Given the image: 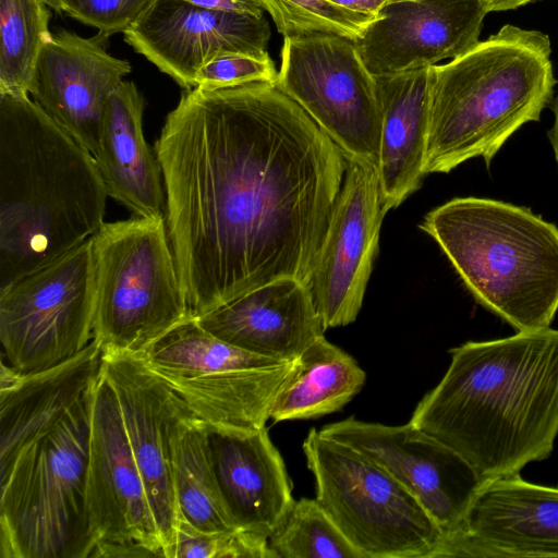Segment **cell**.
Listing matches in <instances>:
<instances>
[{
  "instance_id": "1",
  "label": "cell",
  "mask_w": 558,
  "mask_h": 558,
  "mask_svg": "<svg viewBox=\"0 0 558 558\" xmlns=\"http://www.w3.org/2000/svg\"><path fill=\"white\" fill-rule=\"evenodd\" d=\"M192 317L266 283H308L347 157L276 84L185 89L155 144Z\"/></svg>"
},
{
  "instance_id": "2",
  "label": "cell",
  "mask_w": 558,
  "mask_h": 558,
  "mask_svg": "<svg viewBox=\"0 0 558 558\" xmlns=\"http://www.w3.org/2000/svg\"><path fill=\"white\" fill-rule=\"evenodd\" d=\"M409 423L464 458L485 481L547 459L558 436V329L468 341Z\"/></svg>"
},
{
  "instance_id": "3",
  "label": "cell",
  "mask_w": 558,
  "mask_h": 558,
  "mask_svg": "<svg viewBox=\"0 0 558 558\" xmlns=\"http://www.w3.org/2000/svg\"><path fill=\"white\" fill-rule=\"evenodd\" d=\"M94 155L28 95L0 93V291L105 223Z\"/></svg>"
},
{
  "instance_id": "4",
  "label": "cell",
  "mask_w": 558,
  "mask_h": 558,
  "mask_svg": "<svg viewBox=\"0 0 558 558\" xmlns=\"http://www.w3.org/2000/svg\"><path fill=\"white\" fill-rule=\"evenodd\" d=\"M549 37L506 24L445 64L430 66L424 172L448 173L482 157L487 167L525 123L538 121L556 80Z\"/></svg>"
},
{
  "instance_id": "5",
  "label": "cell",
  "mask_w": 558,
  "mask_h": 558,
  "mask_svg": "<svg viewBox=\"0 0 558 558\" xmlns=\"http://www.w3.org/2000/svg\"><path fill=\"white\" fill-rule=\"evenodd\" d=\"M464 286L517 331L550 327L558 312V227L530 208L457 197L420 225Z\"/></svg>"
},
{
  "instance_id": "6",
  "label": "cell",
  "mask_w": 558,
  "mask_h": 558,
  "mask_svg": "<svg viewBox=\"0 0 558 558\" xmlns=\"http://www.w3.org/2000/svg\"><path fill=\"white\" fill-rule=\"evenodd\" d=\"M92 390L0 475L1 558H89Z\"/></svg>"
},
{
  "instance_id": "7",
  "label": "cell",
  "mask_w": 558,
  "mask_h": 558,
  "mask_svg": "<svg viewBox=\"0 0 558 558\" xmlns=\"http://www.w3.org/2000/svg\"><path fill=\"white\" fill-rule=\"evenodd\" d=\"M93 254V339L102 350L138 355L192 317L165 218L105 222Z\"/></svg>"
},
{
  "instance_id": "8",
  "label": "cell",
  "mask_w": 558,
  "mask_h": 558,
  "mask_svg": "<svg viewBox=\"0 0 558 558\" xmlns=\"http://www.w3.org/2000/svg\"><path fill=\"white\" fill-rule=\"evenodd\" d=\"M303 452L315 499L364 558H433L440 527L381 466L316 428L308 432Z\"/></svg>"
},
{
  "instance_id": "9",
  "label": "cell",
  "mask_w": 558,
  "mask_h": 558,
  "mask_svg": "<svg viewBox=\"0 0 558 558\" xmlns=\"http://www.w3.org/2000/svg\"><path fill=\"white\" fill-rule=\"evenodd\" d=\"M205 425L266 427L278 393L296 362L280 363L227 343L191 317L138 354Z\"/></svg>"
},
{
  "instance_id": "10",
  "label": "cell",
  "mask_w": 558,
  "mask_h": 558,
  "mask_svg": "<svg viewBox=\"0 0 558 558\" xmlns=\"http://www.w3.org/2000/svg\"><path fill=\"white\" fill-rule=\"evenodd\" d=\"M94 311L90 238L0 291L2 360L29 374L72 359L93 340Z\"/></svg>"
},
{
  "instance_id": "11",
  "label": "cell",
  "mask_w": 558,
  "mask_h": 558,
  "mask_svg": "<svg viewBox=\"0 0 558 558\" xmlns=\"http://www.w3.org/2000/svg\"><path fill=\"white\" fill-rule=\"evenodd\" d=\"M277 87L347 157L377 166L381 108L376 76L354 41L336 35L284 37Z\"/></svg>"
},
{
  "instance_id": "12",
  "label": "cell",
  "mask_w": 558,
  "mask_h": 558,
  "mask_svg": "<svg viewBox=\"0 0 558 558\" xmlns=\"http://www.w3.org/2000/svg\"><path fill=\"white\" fill-rule=\"evenodd\" d=\"M86 517L92 557H165L116 393L101 369L92 390Z\"/></svg>"
},
{
  "instance_id": "13",
  "label": "cell",
  "mask_w": 558,
  "mask_h": 558,
  "mask_svg": "<svg viewBox=\"0 0 558 558\" xmlns=\"http://www.w3.org/2000/svg\"><path fill=\"white\" fill-rule=\"evenodd\" d=\"M319 432L347 444L381 466L425 508L442 532L454 533L487 482L452 448L415 427L349 417Z\"/></svg>"
},
{
  "instance_id": "14",
  "label": "cell",
  "mask_w": 558,
  "mask_h": 558,
  "mask_svg": "<svg viewBox=\"0 0 558 558\" xmlns=\"http://www.w3.org/2000/svg\"><path fill=\"white\" fill-rule=\"evenodd\" d=\"M347 161L343 183L307 283L325 330L356 319L378 253L381 223L389 210L377 166L350 157Z\"/></svg>"
},
{
  "instance_id": "15",
  "label": "cell",
  "mask_w": 558,
  "mask_h": 558,
  "mask_svg": "<svg viewBox=\"0 0 558 558\" xmlns=\"http://www.w3.org/2000/svg\"><path fill=\"white\" fill-rule=\"evenodd\" d=\"M100 369L116 393L165 557L171 558L180 511L172 478L170 429L186 409L137 354L102 350Z\"/></svg>"
},
{
  "instance_id": "16",
  "label": "cell",
  "mask_w": 558,
  "mask_h": 558,
  "mask_svg": "<svg viewBox=\"0 0 558 558\" xmlns=\"http://www.w3.org/2000/svg\"><path fill=\"white\" fill-rule=\"evenodd\" d=\"M123 35L137 53L191 89L199 69L215 57L267 51L270 28L264 17L156 0Z\"/></svg>"
},
{
  "instance_id": "17",
  "label": "cell",
  "mask_w": 558,
  "mask_h": 558,
  "mask_svg": "<svg viewBox=\"0 0 558 558\" xmlns=\"http://www.w3.org/2000/svg\"><path fill=\"white\" fill-rule=\"evenodd\" d=\"M438 557H558V485L520 473L487 481L461 526L439 543Z\"/></svg>"
},
{
  "instance_id": "18",
  "label": "cell",
  "mask_w": 558,
  "mask_h": 558,
  "mask_svg": "<svg viewBox=\"0 0 558 558\" xmlns=\"http://www.w3.org/2000/svg\"><path fill=\"white\" fill-rule=\"evenodd\" d=\"M100 34L83 38L60 31L43 48L28 94L57 123L95 155L110 94L132 71L110 56Z\"/></svg>"
},
{
  "instance_id": "19",
  "label": "cell",
  "mask_w": 558,
  "mask_h": 558,
  "mask_svg": "<svg viewBox=\"0 0 558 558\" xmlns=\"http://www.w3.org/2000/svg\"><path fill=\"white\" fill-rule=\"evenodd\" d=\"M487 13L482 0H404L354 44L375 76L429 68L474 48Z\"/></svg>"
},
{
  "instance_id": "20",
  "label": "cell",
  "mask_w": 558,
  "mask_h": 558,
  "mask_svg": "<svg viewBox=\"0 0 558 558\" xmlns=\"http://www.w3.org/2000/svg\"><path fill=\"white\" fill-rule=\"evenodd\" d=\"M209 333L280 363L294 361L325 328L308 284L283 278L195 318Z\"/></svg>"
},
{
  "instance_id": "21",
  "label": "cell",
  "mask_w": 558,
  "mask_h": 558,
  "mask_svg": "<svg viewBox=\"0 0 558 558\" xmlns=\"http://www.w3.org/2000/svg\"><path fill=\"white\" fill-rule=\"evenodd\" d=\"M205 428L211 463L233 523L269 537L294 499L284 462L267 428Z\"/></svg>"
},
{
  "instance_id": "22",
  "label": "cell",
  "mask_w": 558,
  "mask_h": 558,
  "mask_svg": "<svg viewBox=\"0 0 558 558\" xmlns=\"http://www.w3.org/2000/svg\"><path fill=\"white\" fill-rule=\"evenodd\" d=\"M101 353L93 339L72 359L29 374L17 373L1 361L0 475L90 391L100 372Z\"/></svg>"
},
{
  "instance_id": "23",
  "label": "cell",
  "mask_w": 558,
  "mask_h": 558,
  "mask_svg": "<svg viewBox=\"0 0 558 558\" xmlns=\"http://www.w3.org/2000/svg\"><path fill=\"white\" fill-rule=\"evenodd\" d=\"M143 111L135 84L122 81L109 96L94 157L109 197L134 216L165 218L162 172L144 137Z\"/></svg>"
},
{
  "instance_id": "24",
  "label": "cell",
  "mask_w": 558,
  "mask_h": 558,
  "mask_svg": "<svg viewBox=\"0 0 558 558\" xmlns=\"http://www.w3.org/2000/svg\"><path fill=\"white\" fill-rule=\"evenodd\" d=\"M381 131L377 172L388 209L420 189L429 130L430 66L376 76Z\"/></svg>"
},
{
  "instance_id": "25",
  "label": "cell",
  "mask_w": 558,
  "mask_h": 558,
  "mask_svg": "<svg viewBox=\"0 0 558 558\" xmlns=\"http://www.w3.org/2000/svg\"><path fill=\"white\" fill-rule=\"evenodd\" d=\"M293 374L270 409L274 423L319 417L340 410L363 387L365 372L324 336L295 360Z\"/></svg>"
},
{
  "instance_id": "26",
  "label": "cell",
  "mask_w": 558,
  "mask_h": 558,
  "mask_svg": "<svg viewBox=\"0 0 558 558\" xmlns=\"http://www.w3.org/2000/svg\"><path fill=\"white\" fill-rule=\"evenodd\" d=\"M170 453L180 520L208 533L238 529L220 492L205 424L187 410L171 426Z\"/></svg>"
},
{
  "instance_id": "27",
  "label": "cell",
  "mask_w": 558,
  "mask_h": 558,
  "mask_svg": "<svg viewBox=\"0 0 558 558\" xmlns=\"http://www.w3.org/2000/svg\"><path fill=\"white\" fill-rule=\"evenodd\" d=\"M43 0H0V93L28 95L34 69L49 32Z\"/></svg>"
},
{
  "instance_id": "28",
  "label": "cell",
  "mask_w": 558,
  "mask_h": 558,
  "mask_svg": "<svg viewBox=\"0 0 558 558\" xmlns=\"http://www.w3.org/2000/svg\"><path fill=\"white\" fill-rule=\"evenodd\" d=\"M268 543L274 558H364L316 499L294 500Z\"/></svg>"
},
{
  "instance_id": "29",
  "label": "cell",
  "mask_w": 558,
  "mask_h": 558,
  "mask_svg": "<svg viewBox=\"0 0 558 558\" xmlns=\"http://www.w3.org/2000/svg\"><path fill=\"white\" fill-rule=\"evenodd\" d=\"M284 37L336 35L357 41L375 19L329 0H257Z\"/></svg>"
},
{
  "instance_id": "30",
  "label": "cell",
  "mask_w": 558,
  "mask_h": 558,
  "mask_svg": "<svg viewBox=\"0 0 558 558\" xmlns=\"http://www.w3.org/2000/svg\"><path fill=\"white\" fill-rule=\"evenodd\" d=\"M274 558L268 536L242 529L202 532L180 520L171 558Z\"/></svg>"
},
{
  "instance_id": "31",
  "label": "cell",
  "mask_w": 558,
  "mask_h": 558,
  "mask_svg": "<svg viewBox=\"0 0 558 558\" xmlns=\"http://www.w3.org/2000/svg\"><path fill=\"white\" fill-rule=\"evenodd\" d=\"M278 72L268 52H229L205 63L196 74L195 87L221 89L252 83L276 84Z\"/></svg>"
},
{
  "instance_id": "32",
  "label": "cell",
  "mask_w": 558,
  "mask_h": 558,
  "mask_svg": "<svg viewBox=\"0 0 558 558\" xmlns=\"http://www.w3.org/2000/svg\"><path fill=\"white\" fill-rule=\"evenodd\" d=\"M156 0H64L63 12L109 37L124 33Z\"/></svg>"
},
{
  "instance_id": "33",
  "label": "cell",
  "mask_w": 558,
  "mask_h": 558,
  "mask_svg": "<svg viewBox=\"0 0 558 558\" xmlns=\"http://www.w3.org/2000/svg\"><path fill=\"white\" fill-rule=\"evenodd\" d=\"M191 4L221 12L263 17V8L257 0H183Z\"/></svg>"
},
{
  "instance_id": "34",
  "label": "cell",
  "mask_w": 558,
  "mask_h": 558,
  "mask_svg": "<svg viewBox=\"0 0 558 558\" xmlns=\"http://www.w3.org/2000/svg\"><path fill=\"white\" fill-rule=\"evenodd\" d=\"M350 11L371 16L377 20L383 10L392 4L404 0H329Z\"/></svg>"
},
{
  "instance_id": "35",
  "label": "cell",
  "mask_w": 558,
  "mask_h": 558,
  "mask_svg": "<svg viewBox=\"0 0 558 558\" xmlns=\"http://www.w3.org/2000/svg\"><path fill=\"white\" fill-rule=\"evenodd\" d=\"M488 12L517 9L536 0H482Z\"/></svg>"
},
{
  "instance_id": "36",
  "label": "cell",
  "mask_w": 558,
  "mask_h": 558,
  "mask_svg": "<svg viewBox=\"0 0 558 558\" xmlns=\"http://www.w3.org/2000/svg\"><path fill=\"white\" fill-rule=\"evenodd\" d=\"M553 111H554V124L550 131L548 132V138L551 144V148L554 151L555 161L558 169V96L556 97L554 104H553Z\"/></svg>"
},
{
  "instance_id": "37",
  "label": "cell",
  "mask_w": 558,
  "mask_h": 558,
  "mask_svg": "<svg viewBox=\"0 0 558 558\" xmlns=\"http://www.w3.org/2000/svg\"><path fill=\"white\" fill-rule=\"evenodd\" d=\"M49 8L61 13L63 12L64 0H43Z\"/></svg>"
}]
</instances>
